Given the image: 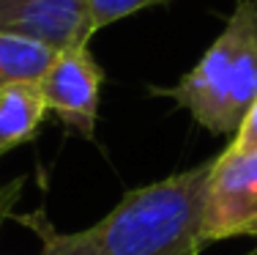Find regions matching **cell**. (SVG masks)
<instances>
[{
    "label": "cell",
    "instance_id": "obj_1",
    "mask_svg": "<svg viewBox=\"0 0 257 255\" xmlns=\"http://www.w3.org/2000/svg\"><path fill=\"white\" fill-rule=\"evenodd\" d=\"M213 159L132 190L96 225L60 233L44 211L20 217L41 239V255H200L203 206Z\"/></svg>",
    "mask_w": 257,
    "mask_h": 255
},
{
    "label": "cell",
    "instance_id": "obj_2",
    "mask_svg": "<svg viewBox=\"0 0 257 255\" xmlns=\"http://www.w3.org/2000/svg\"><path fill=\"white\" fill-rule=\"evenodd\" d=\"M162 94L205 129L235 135L257 102V0H235L232 17L200 63Z\"/></svg>",
    "mask_w": 257,
    "mask_h": 255
},
{
    "label": "cell",
    "instance_id": "obj_3",
    "mask_svg": "<svg viewBox=\"0 0 257 255\" xmlns=\"http://www.w3.org/2000/svg\"><path fill=\"white\" fill-rule=\"evenodd\" d=\"M257 236V151L213 156L203 206V241Z\"/></svg>",
    "mask_w": 257,
    "mask_h": 255
},
{
    "label": "cell",
    "instance_id": "obj_4",
    "mask_svg": "<svg viewBox=\"0 0 257 255\" xmlns=\"http://www.w3.org/2000/svg\"><path fill=\"white\" fill-rule=\"evenodd\" d=\"M47 110L74 126L85 137H93L99 115L101 69L88 47H71L55 55L50 69L39 80Z\"/></svg>",
    "mask_w": 257,
    "mask_h": 255
},
{
    "label": "cell",
    "instance_id": "obj_5",
    "mask_svg": "<svg viewBox=\"0 0 257 255\" xmlns=\"http://www.w3.org/2000/svg\"><path fill=\"white\" fill-rule=\"evenodd\" d=\"M0 33L33 39L63 52L88 47L93 25L88 9H69L50 0H0Z\"/></svg>",
    "mask_w": 257,
    "mask_h": 255
},
{
    "label": "cell",
    "instance_id": "obj_6",
    "mask_svg": "<svg viewBox=\"0 0 257 255\" xmlns=\"http://www.w3.org/2000/svg\"><path fill=\"white\" fill-rule=\"evenodd\" d=\"M47 115L39 82H17L0 88V156L28 143Z\"/></svg>",
    "mask_w": 257,
    "mask_h": 255
},
{
    "label": "cell",
    "instance_id": "obj_7",
    "mask_svg": "<svg viewBox=\"0 0 257 255\" xmlns=\"http://www.w3.org/2000/svg\"><path fill=\"white\" fill-rule=\"evenodd\" d=\"M58 52L33 39L0 33V88L17 82H39Z\"/></svg>",
    "mask_w": 257,
    "mask_h": 255
},
{
    "label": "cell",
    "instance_id": "obj_8",
    "mask_svg": "<svg viewBox=\"0 0 257 255\" xmlns=\"http://www.w3.org/2000/svg\"><path fill=\"white\" fill-rule=\"evenodd\" d=\"M159 3H170V0H88V14H90V25L93 33L99 28H107L112 22L132 17L137 11L148 9V6H159Z\"/></svg>",
    "mask_w": 257,
    "mask_h": 255
},
{
    "label": "cell",
    "instance_id": "obj_9",
    "mask_svg": "<svg viewBox=\"0 0 257 255\" xmlns=\"http://www.w3.org/2000/svg\"><path fill=\"white\" fill-rule=\"evenodd\" d=\"M227 151H232V154H249V151H257V102L249 107L246 118L241 121V126H238L235 137L230 140Z\"/></svg>",
    "mask_w": 257,
    "mask_h": 255
},
{
    "label": "cell",
    "instance_id": "obj_10",
    "mask_svg": "<svg viewBox=\"0 0 257 255\" xmlns=\"http://www.w3.org/2000/svg\"><path fill=\"white\" fill-rule=\"evenodd\" d=\"M246 255H257V247H254V250H252V252H246Z\"/></svg>",
    "mask_w": 257,
    "mask_h": 255
}]
</instances>
